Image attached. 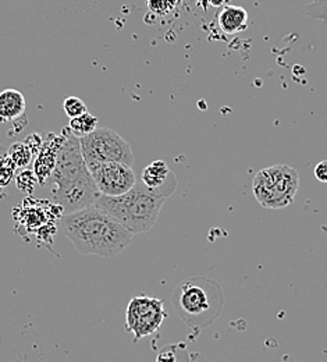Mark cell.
<instances>
[{
	"label": "cell",
	"mask_w": 327,
	"mask_h": 362,
	"mask_svg": "<svg viewBox=\"0 0 327 362\" xmlns=\"http://www.w3.org/2000/svg\"><path fill=\"white\" fill-rule=\"evenodd\" d=\"M60 230L84 255L112 258L123 252L134 234L95 205L64 214Z\"/></svg>",
	"instance_id": "6da1fadb"
},
{
	"label": "cell",
	"mask_w": 327,
	"mask_h": 362,
	"mask_svg": "<svg viewBox=\"0 0 327 362\" xmlns=\"http://www.w3.org/2000/svg\"><path fill=\"white\" fill-rule=\"evenodd\" d=\"M50 179L53 182V197L66 214L94 205L100 195L84 160L80 139L73 136L70 130L63 134Z\"/></svg>",
	"instance_id": "7a4b0ae2"
},
{
	"label": "cell",
	"mask_w": 327,
	"mask_h": 362,
	"mask_svg": "<svg viewBox=\"0 0 327 362\" xmlns=\"http://www.w3.org/2000/svg\"><path fill=\"white\" fill-rule=\"evenodd\" d=\"M225 293L219 283L208 277H191L176 287L172 305L194 332L210 326L220 317Z\"/></svg>",
	"instance_id": "3957f363"
},
{
	"label": "cell",
	"mask_w": 327,
	"mask_h": 362,
	"mask_svg": "<svg viewBox=\"0 0 327 362\" xmlns=\"http://www.w3.org/2000/svg\"><path fill=\"white\" fill-rule=\"evenodd\" d=\"M166 198L153 194L142 182L117 197L99 195L94 205L114 218L133 234L149 231L156 225Z\"/></svg>",
	"instance_id": "277c9868"
},
{
	"label": "cell",
	"mask_w": 327,
	"mask_h": 362,
	"mask_svg": "<svg viewBox=\"0 0 327 362\" xmlns=\"http://www.w3.org/2000/svg\"><path fill=\"white\" fill-rule=\"evenodd\" d=\"M299 188V175L288 165L261 169L252 180V192L263 208L284 209L290 206Z\"/></svg>",
	"instance_id": "5b68a950"
},
{
	"label": "cell",
	"mask_w": 327,
	"mask_h": 362,
	"mask_svg": "<svg viewBox=\"0 0 327 362\" xmlns=\"http://www.w3.org/2000/svg\"><path fill=\"white\" fill-rule=\"evenodd\" d=\"M87 166L96 163L119 162L134 168V153L130 144L107 127H97L90 136L80 138Z\"/></svg>",
	"instance_id": "8992f818"
},
{
	"label": "cell",
	"mask_w": 327,
	"mask_h": 362,
	"mask_svg": "<svg viewBox=\"0 0 327 362\" xmlns=\"http://www.w3.org/2000/svg\"><path fill=\"white\" fill-rule=\"evenodd\" d=\"M167 313L163 300L138 296L131 298L126 311V330L138 341L159 330Z\"/></svg>",
	"instance_id": "52a82bcc"
},
{
	"label": "cell",
	"mask_w": 327,
	"mask_h": 362,
	"mask_svg": "<svg viewBox=\"0 0 327 362\" xmlns=\"http://www.w3.org/2000/svg\"><path fill=\"white\" fill-rule=\"evenodd\" d=\"M88 170L102 195H123L137 184L134 169L126 163H96L88 166Z\"/></svg>",
	"instance_id": "ba28073f"
},
{
	"label": "cell",
	"mask_w": 327,
	"mask_h": 362,
	"mask_svg": "<svg viewBox=\"0 0 327 362\" xmlns=\"http://www.w3.org/2000/svg\"><path fill=\"white\" fill-rule=\"evenodd\" d=\"M141 182L153 194L163 197L166 199L176 191L179 184L176 175L163 160H155L150 165H148L142 170Z\"/></svg>",
	"instance_id": "9c48e42d"
},
{
	"label": "cell",
	"mask_w": 327,
	"mask_h": 362,
	"mask_svg": "<svg viewBox=\"0 0 327 362\" xmlns=\"http://www.w3.org/2000/svg\"><path fill=\"white\" fill-rule=\"evenodd\" d=\"M25 112V98L20 90L14 88L0 92V123L14 122Z\"/></svg>",
	"instance_id": "30bf717a"
},
{
	"label": "cell",
	"mask_w": 327,
	"mask_h": 362,
	"mask_svg": "<svg viewBox=\"0 0 327 362\" xmlns=\"http://www.w3.org/2000/svg\"><path fill=\"white\" fill-rule=\"evenodd\" d=\"M218 23H219L220 30L225 34L234 35V34L246 28V25H248V13L242 7L227 6L219 13Z\"/></svg>",
	"instance_id": "8fae6325"
},
{
	"label": "cell",
	"mask_w": 327,
	"mask_h": 362,
	"mask_svg": "<svg viewBox=\"0 0 327 362\" xmlns=\"http://www.w3.org/2000/svg\"><path fill=\"white\" fill-rule=\"evenodd\" d=\"M97 119L93 116L90 112L70 119V124H69V130L70 133L74 136L84 138V136H90L91 133H94L95 130L97 129Z\"/></svg>",
	"instance_id": "7c38bea8"
},
{
	"label": "cell",
	"mask_w": 327,
	"mask_h": 362,
	"mask_svg": "<svg viewBox=\"0 0 327 362\" xmlns=\"http://www.w3.org/2000/svg\"><path fill=\"white\" fill-rule=\"evenodd\" d=\"M10 158L11 160L20 166V168H25L30 162L31 158L34 155V152L31 151V148L28 146L27 142H16L10 146Z\"/></svg>",
	"instance_id": "4fadbf2b"
},
{
	"label": "cell",
	"mask_w": 327,
	"mask_h": 362,
	"mask_svg": "<svg viewBox=\"0 0 327 362\" xmlns=\"http://www.w3.org/2000/svg\"><path fill=\"white\" fill-rule=\"evenodd\" d=\"M63 109L66 112V115L70 117V119H74V117H78L84 113L88 112L85 103L83 102V99L77 98V96H69L64 99V103H63Z\"/></svg>",
	"instance_id": "5bb4252c"
},
{
	"label": "cell",
	"mask_w": 327,
	"mask_h": 362,
	"mask_svg": "<svg viewBox=\"0 0 327 362\" xmlns=\"http://www.w3.org/2000/svg\"><path fill=\"white\" fill-rule=\"evenodd\" d=\"M314 175H315L316 180H319L321 182H327V159L326 160L319 162V163L315 166Z\"/></svg>",
	"instance_id": "9a60e30c"
}]
</instances>
